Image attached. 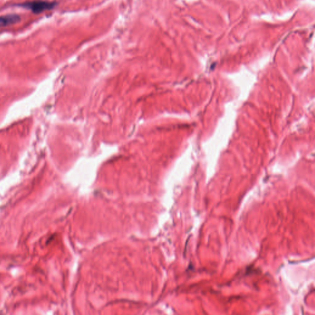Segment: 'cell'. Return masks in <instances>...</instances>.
<instances>
[{"instance_id":"obj_1","label":"cell","mask_w":315,"mask_h":315,"mask_svg":"<svg viewBox=\"0 0 315 315\" xmlns=\"http://www.w3.org/2000/svg\"><path fill=\"white\" fill-rule=\"evenodd\" d=\"M55 5V3H51L42 1H35L32 2H28L21 5V6L31 9L34 13L38 14L44 11L50 10L52 9Z\"/></svg>"},{"instance_id":"obj_2","label":"cell","mask_w":315,"mask_h":315,"mask_svg":"<svg viewBox=\"0 0 315 315\" xmlns=\"http://www.w3.org/2000/svg\"><path fill=\"white\" fill-rule=\"evenodd\" d=\"M21 17L18 15L10 14L0 17V27H5L11 25L18 22Z\"/></svg>"}]
</instances>
